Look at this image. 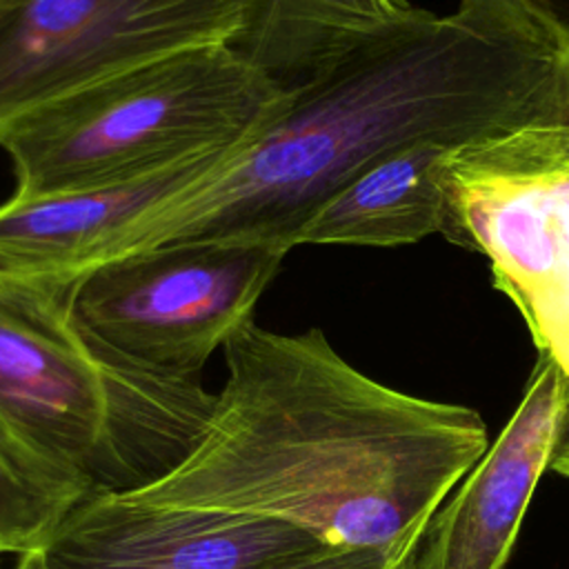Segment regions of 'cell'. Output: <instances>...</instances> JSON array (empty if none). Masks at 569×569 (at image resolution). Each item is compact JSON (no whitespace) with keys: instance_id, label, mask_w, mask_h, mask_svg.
<instances>
[{"instance_id":"obj_11","label":"cell","mask_w":569,"mask_h":569,"mask_svg":"<svg viewBox=\"0 0 569 569\" xmlns=\"http://www.w3.org/2000/svg\"><path fill=\"white\" fill-rule=\"evenodd\" d=\"M440 140L405 144L329 198L296 233L298 244L398 247L442 233L449 204V156Z\"/></svg>"},{"instance_id":"obj_20","label":"cell","mask_w":569,"mask_h":569,"mask_svg":"<svg viewBox=\"0 0 569 569\" xmlns=\"http://www.w3.org/2000/svg\"><path fill=\"white\" fill-rule=\"evenodd\" d=\"M18 2H20V0H0V18H2L9 9H13Z\"/></svg>"},{"instance_id":"obj_8","label":"cell","mask_w":569,"mask_h":569,"mask_svg":"<svg viewBox=\"0 0 569 569\" xmlns=\"http://www.w3.org/2000/svg\"><path fill=\"white\" fill-rule=\"evenodd\" d=\"M322 547L280 520L91 493L40 551L47 569H273Z\"/></svg>"},{"instance_id":"obj_9","label":"cell","mask_w":569,"mask_h":569,"mask_svg":"<svg viewBox=\"0 0 569 569\" xmlns=\"http://www.w3.org/2000/svg\"><path fill=\"white\" fill-rule=\"evenodd\" d=\"M567 411L569 378L540 353L511 418L433 513L411 569L507 567Z\"/></svg>"},{"instance_id":"obj_19","label":"cell","mask_w":569,"mask_h":569,"mask_svg":"<svg viewBox=\"0 0 569 569\" xmlns=\"http://www.w3.org/2000/svg\"><path fill=\"white\" fill-rule=\"evenodd\" d=\"M556 131H558V138H560V142H562L565 151L569 153V124H565V122H556Z\"/></svg>"},{"instance_id":"obj_15","label":"cell","mask_w":569,"mask_h":569,"mask_svg":"<svg viewBox=\"0 0 569 569\" xmlns=\"http://www.w3.org/2000/svg\"><path fill=\"white\" fill-rule=\"evenodd\" d=\"M569 49V0H516Z\"/></svg>"},{"instance_id":"obj_17","label":"cell","mask_w":569,"mask_h":569,"mask_svg":"<svg viewBox=\"0 0 569 569\" xmlns=\"http://www.w3.org/2000/svg\"><path fill=\"white\" fill-rule=\"evenodd\" d=\"M16 569H47L44 558H42V551H40V549H31V551L18 556Z\"/></svg>"},{"instance_id":"obj_18","label":"cell","mask_w":569,"mask_h":569,"mask_svg":"<svg viewBox=\"0 0 569 569\" xmlns=\"http://www.w3.org/2000/svg\"><path fill=\"white\" fill-rule=\"evenodd\" d=\"M569 124V49H567V58H565V78H562V107H560V120Z\"/></svg>"},{"instance_id":"obj_3","label":"cell","mask_w":569,"mask_h":569,"mask_svg":"<svg viewBox=\"0 0 569 569\" xmlns=\"http://www.w3.org/2000/svg\"><path fill=\"white\" fill-rule=\"evenodd\" d=\"M73 282L0 271V413L93 493L138 491L187 456L216 396L89 336Z\"/></svg>"},{"instance_id":"obj_2","label":"cell","mask_w":569,"mask_h":569,"mask_svg":"<svg viewBox=\"0 0 569 569\" xmlns=\"http://www.w3.org/2000/svg\"><path fill=\"white\" fill-rule=\"evenodd\" d=\"M222 351L227 382L193 447L122 496L280 520L411 567L433 513L489 447L482 416L369 378L320 329L251 322Z\"/></svg>"},{"instance_id":"obj_12","label":"cell","mask_w":569,"mask_h":569,"mask_svg":"<svg viewBox=\"0 0 569 569\" xmlns=\"http://www.w3.org/2000/svg\"><path fill=\"white\" fill-rule=\"evenodd\" d=\"M251 24L238 44L284 87L356 40L418 11L409 0H247Z\"/></svg>"},{"instance_id":"obj_5","label":"cell","mask_w":569,"mask_h":569,"mask_svg":"<svg viewBox=\"0 0 569 569\" xmlns=\"http://www.w3.org/2000/svg\"><path fill=\"white\" fill-rule=\"evenodd\" d=\"M289 251L276 244L193 240L124 253L82 271L71 309L122 358L198 378L211 353L253 322Z\"/></svg>"},{"instance_id":"obj_7","label":"cell","mask_w":569,"mask_h":569,"mask_svg":"<svg viewBox=\"0 0 569 569\" xmlns=\"http://www.w3.org/2000/svg\"><path fill=\"white\" fill-rule=\"evenodd\" d=\"M249 24L247 0H20L0 18V129L167 53L238 47Z\"/></svg>"},{"instance_id":"obj_10","label":"cell","mask_w":569,"mask_h":569,"mask_svg":"<svg viewBox=\"0 0 569 569\" xmlns=\"http://www.w3.org/2000/svg\"><path fill=\"white\" fill-rule=\"evenodd\" d=\"M238 144L127 184L9 198L0 204V271L76 280L127 227L200 180Z\"/></svg>"},{"instance_id":"obj_14","label":"cell","mask_w":569,"mask_h":569,"mask_svg":"<svg viewBox=\"0 0 569 569\" xmlns=\"http://www.w3.org/2000/svg\"><path fill=\"white\" fill-rule=\"evenodd\" d=\"M273 569H411V567H400L391 558L378 551L327 545L313 553H307L298 560H291Z\"/></svg>"},{"instance_id":"obj_16","label":"cell","mask_w":569,"mask_h":569,"mask_svg":"<svg viewBox=\"0 0 569 569\" xmlns=\"http://www.w3.org/2000/svg\"><path fill=\"white\" fill-rule=\"evenodd\" d=\"M549 469H553L556 473L569 478V411L565 416V422H562V429H560V436H558V442H556Z\"/></svg>"},{"instance_id":"obj_1","label":"cell","mask_w":569,"mask_h":569,"mask_svg":"<svg viewBox=\"0 0 569 569\" xmlns=\"http://www.w3.org/2000/svg\"><path fill=\"white\" fill-rule=\"evenodd\" d=\"M567 47L516 0L378 29L287 87L273 113L200 180L127 227L104 260L176 242L293 249L302 224L382 156L467 147L560 120Z\"/></svg>"},{"instance_id":"obj_13","label":"cell","mask_w":569,"mask_h":569,"mask_svg":"<svg viewBox=\"0 0 569 569\" xmlns=\"http://www.w3.org/2000/svg\"><path fill=\"white\" fill-rule=\"evenodd\" d=\"M91 487L0 413V553L40 549Z\"/></svg>"},{"instance_id":"obj_6","label":"cell","mask_w":569,"mask_h":569,"mask_svg":"<svg viewBox=\"0 0 569 569\" xmlns=\"http://www.w3.org/2000/svg\"><path fill=\"white\" fill-rule=\"evenodd\" d=\"M445 236L485 253L540 353L569 378V153L556 122L449 156Z\"/></svg>"},{"instance_id":"obj_4","label":"cell","mask_w":569,"mask_h":569,"mask_svg":"<svg viewBox=\"0 0 569 569\" xmlns=\"http://www.w3.org/2000/svg\"><path fill=\"white\" fill-rule=\"evenodd\" d=\"M287 87L236 44L167 53L40 104L0 129L11 198L136 182L247 140Z\"/></svg>"}]
</instances>
